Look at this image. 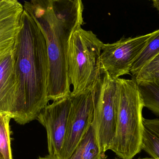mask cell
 <instances>
[{"label":"cell","mask_w":159,"mask_h":159,"mask_svg":"<svg viewBox=\"0 0 159 159\" xmlns=\"http://www.w3.org/2000/svg\"><path fill=\"white\" fill-rule=\"evenodd\" d=\"M12 54L17 90L12 119L24 125L36 119L48 105L49 62L43 34L24 7Z\"/></svg>","instance_id":"6da1fadb"},{"label":"cell","mask_w":159,"mask_h":159,"mask_svg":"<svg viewBox=\"0 0 159 159\" xmlns=\"http://www.w3.org/2000/svg\"><path fill=\"white\" fill-rule=\"evenodd\" d=\"M23 7L41 29L47 47L49 62L48 101L70 96L67 64L68 43L73 33L84 24L81 0H32Z\"/></svg>","instance_id":"7a4b0ae2"},{"label":"cell","mask_w":159,"mask_h":159,"mask_svg":"<svg viewBox=\"0 0 159 159\" xmlns=\"http://www.w3.org/2000/svg\"><path fill=\"white\" fill-rule=\"evenodd\" d=\"M118 106L116 135L110 150L120 158L133 159L142 151L144 104L134 78L116 79Z\"/></svg>","instance_id":"3957f363"},{"label":"cell","mask_w":159,"mask_h":159,"mask_svg":"<svg viewBox=\"0 0 159 159\" xmlns=\"http://www.w3.org/2000/svg\"><path fill=\"white\" fill-rule=\"evenodd\" d=\"M103 44L92 31L81 27L71 35L67 53L68 77L73 88L70 95L93 87L101 72L100 56Z\"/></svg>","instance_id":"277c9868"},{"label":"cell","mask_w":159,"mask_h":159,"mask_svg":"<svg viewBox=\"0 0 159 159\" xmlns=\"http://www.w3.org/2000/svg\"><path fill=\"white\" fill-rule=\"evenodd\" d=\"M92 90L98 141L101 152L105 155L111 148L116 129L118 106L116 79L101 69Z\"/></svg>","instance_id":"5b68a950"},{"label":"cell","mask_w":159,"mask_h":159,"mask_svg":"<svg viewBox=\"0 0 159 159\" xmlns=\"http://www.w3.org/2000/svg\"><path fill=\"white\" fill-rule=\"evenodd\" d=\"M152 34L153 32L135 37H123L112 44H104L100 56L101 69L115 79L130 74L134 63Z\"/></svg>","instance_id":"8992f818"},{"label":"cell","mask_w":159,"mask_h":159,"mask_svg":"<svg viewBox=\"0 0 159 159\" xmlns=\"http://www.w3.org/2000/svg\"><path fill=\"white\" fill-rule=\"evenodd\" d=\"M72 104L68 119L66 139L61 159H69L86 134L95 112L92 89L70 95Z\"/></svg>","instance_id":"52a82bcc"},{"label":"cell","mask_w":159,"mask_h":159,"mask_svg":"<svg viewBox=\"0 0 159 159\" xmlns=\"http://www.w3.org/2000/svg\"><path fill=\"white\" fill-rule=\"evenodd\" d=\"M71 104L70 96L54 101L47 105L36 119L46 130L48 155L55 159H61Z\"/></svg>","instance_id":"ba28073f"},{"label":"cell","mask_w":159,"mask_h":159,"mask_svg":"<svg viewBox=\"0 0 159 159\" xmlns=\"http://www.w3.org/2000/svg\"><path fill=\"white\" fill-rule=\"evenodd\" d=\"M23 10L16 0H0V61L13 50Z\"/></svg>","instance_id":"9c48e42d"},{"label":"cell","mask_w":159,"mask_h":159,"mask_svg":"<svg viewBox=\"0 0 159 159\" xmlns=\"http://www.w3.org/2000/svg\"><path fill=\"white\" fill-rule=\"evenodd\" d=\"M16 90L12 51L0 61V114H8L12 117Z\"/></svg>","instance_id":"30bf717a"},{"label":"cell","mask_w":159,"mask_h":159,"mask_svg":"<svg viewBox=\"0 0 159 159\" xmlns=\"http://www.w3.org/2000/svg\"><path fill=\"white\" fill-rule=\"evenodd\" d=\"M101 152L95 118L86 134L69 159H106Z\"/></svg>","instance_id":"8fae6325"},{"label":"cell","mask_w":159,"mask_h":159,"mask_svg":"<svg viewBox=\"0 0 159 159\" xmlns=\"http://www.w3.org/2000/svg\"><path fill=\"white\" fill-rule=\"evenodd\" d=\"M159 54V30L153 32L145 47L137 57L130 73L134 77L140 70Z\"/></svg>","instance_id":"7c38bea8"},{"label":"cell","mask_w":159,"mask_h":159,"mask_svg":"<svg viewBox=\"0 0 159 159\" xmlns=\"http://www.w3.org/2000/svg\"><path fill=\"white\" fill-rule=\"evenodd\" d=\"M138 85L144 106L159 117V77Z\"/></svg>","instance_id":"4fadbf2b"},{"label":"cell","mask_w":159,"mask_h":159,"mask_svg":"<svg viewBox=\"0 0 159 159\" xmlns=\"http://www.w3.org/2000/svg\"><path fill=\"white\" fill-rule=\"evenodd\" d=\"M12 119L7 114H0V159H12L9 122Z\"/></svg>","instance_id":"5bb4252c"},{"label":"cell","mask_w":159,"mask_h":159,"mask_svg":"<svg viewBox=\"0 0 159 159\" xmlns=\"http://www.w3.org/2000/svg\"><path fill=\"white\" fill-rule=\"evenodd\" d=\"M159 77V54L144 66L133 78L137 83L151 81Z\"/></svg>","instance_id":"9a60e30c"},{"label":"cell","mask_w":159,"mask_h":159,"mask_svg":"<svg viewBox=\"0 0 159 159\" xmlns=\"http://www.w3.org/2000/svg\"><path fill=\"white\" fill-rule=\"evenodd\" d=\"M142 149L152 159H159V138L145 128L143 136Z\"/></svg>","instance_id":"2e32d148"},{"label":"cell","mask_w":159,"mask_h":159,"mask_svg":"<svg viewBox=\"0 0 159 159\" xmlns=\"http://www.w3.org/2000/svg\"><path fill=\"white\" fill-rule=\"evenodd\" d=\"M145 128L159 138V119H148L143 118Z\"/></svg>","instance_id":"e0dca14e"},{"label":"cell","mask_w":159,"mask_h":159,"mask_svg":"<svg viewBox=\"0 0 159 159\" xmlns=\"http://www.w3.org/2000/svg\"><path fill=\"white\" fill-rule=\"evenodd\" d=\"M153 6L157 9L159 12V0H154L152 1Z\"/></svg>","instance_id":"ac0fdd59"},{"label":"cell","mask_w":159,"mask_h":159,"mask_svg":"<svg viewBox=\"0 0 159 159\" xmlns=\"http://www.w3.org/2000/svg\"><path fill=\"white\" fill-rule=\"evenodd\" d=\"M38 159H55L52 158V157H50L49 155L46 156L45 157H39Z\"/></svg>","instance_id":"d6986e66"}]
</instances>
